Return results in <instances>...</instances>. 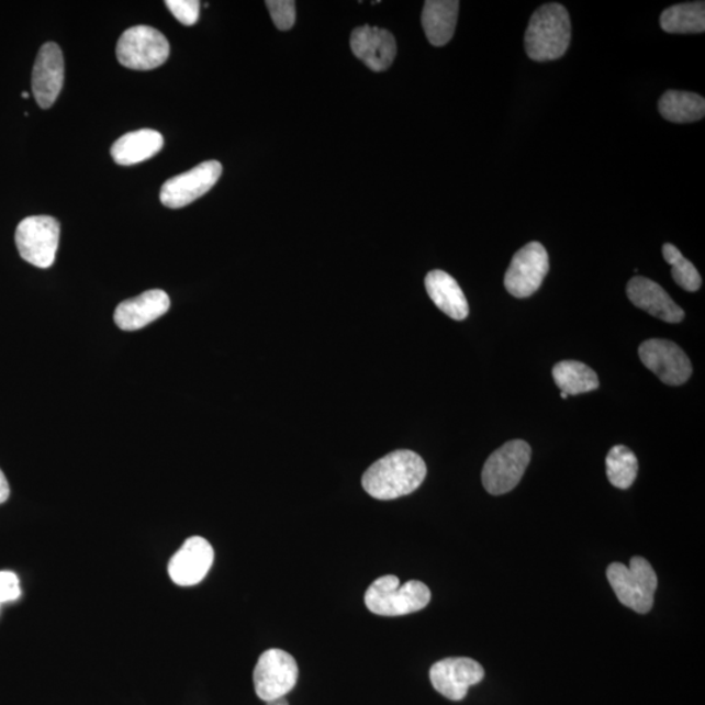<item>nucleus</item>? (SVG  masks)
Returning <instances> with one entry per match:
<instances>
[{"label": "nucleus", "mask_w": 705, "mask_h": 705, "mask_svg": "<svg viewBox=\"0 0 705 705\" xmlns=\"http://www.w3.org/2000/svg\"><path fill=\"white\" fill-rule=\"evenodd\" d=\"M483 676L481 663L468 658L445 659L430 669L433 687L454 702L465 700L468 690L482 682Z\"/></svg>", "instance_id": "f8f14e48"}, {"label": "nucleus", "mask_w": 705, "mask_h": 705, "mask_svg": "<svg viewBox=\"0 0 705 705\" xmlns=\"http://www.w3.org/2000/svg\"><path fill=\"white\" fill-rule=\"evenodd\" d=\"M267 705H289V703L287 701V697L282 696V697H278V700L267 702Z\"/></svg>", "instance_id": "c756f323"}, {"label": "nucleus", "mask_w": 705, "mask_h": 705, "mask_svg": "<svg viewBox=\"0 0 705 705\" xmlns=\"http://www.w3.org/2000/svg\"><path fill=\"white\" fill-rule=\"evenodd\" d=\"M639 472V462L630 448L615 446L606 456V473L613 486L626 490Z\"/></svg>", "instance_id": "b1692460"}, {"label": "nucleus", "mask_w": 705, "mask_h": 705, "mask_svg": "<svg viewBox=\"0 0 705 705\" xmlns=\"http://www.w3.org/2000/svg\"><path fill=\"white\" fill-rule=\"evenodd\" d=\"M266 5L278 30H292L295 23V2L293 0H268Z\"/></svg>", "instance_id": "a878e982"}, {"label": "nucleus", "mask_w": 705, "mask_h": 705, "mask_svg": "<svg viewBox=\"0 0 705 705\" xmlns=\"http://www.w3.org/2000/svg\"><path fill=\"white\" fill-rule=\"evenodd\" d=\"M552 378L566 395H580L598 389L596 372L579 361H562L552 369Z\"/></svg>", "instance_id": "4be33fe9"}, {"label": "nucleus", "mask_w": 705, "mask_h": 705, "mask_svg": "<svg viewBox=\"0 0 705 705\" xmlns=\"http://www.w3.org/2000/svg\"><path fill=\"white\" fill-rule=\"evenodd\" d=\"M60 226L51 216H31L19 224L15 240L20 257L38 268H51L57 257Z\"/></svg>", "instance_id": "0eeeda50"}, {"label": "nucleus", "mask_w": 705, "mask_h": 705, "mask_svg": "<svg viewBox=\"0 0 705 705\" xmlns=\"http://www.w3.org/2000/svg\"><path fill=\"white\" fill-rule=\"evenodd\" d=\"M22 96H23V99H27V97H30V93L23 92Z\"/></svg>", "instance_id": "7c9ffc66"}, {"label": "nucleus", "mask_w": 705, "mask_h": 705, "mask_svg": "<svg viewBox=\"0 0 705 705\" xmlns=\"http://www.w3.org/2000/svg\"><path fill=\"white\" fill-rule=\"evenodd\" d=\"M627 296L634 305L648 314L658 317L667 323H680L683 321V310L670 299L665 289L658 282L636 276L627 283Z\"/></svg>", "instance_id": "f3484780"}, {"label": "nucleus", "mask_w": 705, "mask_h": 705, "mask_svg": "<svg viewBox=\"0 0 705 705\" xmlns=\"http://www.w3.org/2000/svg\"><path fill=\"white\" fill-rule=\"evenodd\" d=\"M22 594L19 578L11 571H0V605L16 601Z\"/></svg>", "instance_id": "cd10ccee"}, {"label": "nucleus", "mask_w": 705, "mask_h": 705, "mask_svg": "<svg viewBox=\"0 0 705 705\" xmlns=\"http://www.w3.org/2000/svg\"><path fill=\"white\" fill-rule=\"evenodd\" d=\"M425 287L428 296L440 311L454 321H465L469 314L466 294L451 275L440 269L427 273Z\"/></svg>", "instance_id": "a211bd4d"}, {"label": "nucleus", "mask_w": 705, "mask_h": 705, "mask_svg": "<svg viewBox=\"0 0 705 705\" xmlns=\"http://www.w3.org/2000/svg\"><path fill=\"white\" fill-rule=\"evenodd\" d=\"M606 575L622 605L639 614L652 609L658 577L645 558H633L630 566L612 563Z\"/></svg>", "instance_id": "20e7f679"}, {"label": "nucleus", "mask_w": 705, "mask_h": 705, "mask_svg": "<svg viewBox=\"0 0 705 705\" xmlns=\"http://www.w3.org/2000/svg\"><path fill=\"white\" fill-rule=\"evenodd\" d=\"M460 3L456 0H427L423 11V26L434 46H445L452 40L458 24Z\"/></svg>", "instance_id": "6ab92c4d"}, {"label": "nucleus", "mask_w": 705, "mask_h": 705, "mask_svg": "<svg viewBox=\"0 0 705 705\" xmlns=\"http://www.w3.org/2000/svg\"><path fill=\"white\" fill-rule=\"evenodd\" d=\"M561 398H562V399H567V398H569V395H566V393H563V392H562V393H561Z\"/></svg>", "instance_id": "2f4dec72"}, {"label": "nucleus", "mask_w": 705, "mask_h": 705, "mask_svg": "<svg viewBox=\"0 0 705 705\" xmlns=\"http://www.w3.org/2000/svg\"><path fill=\"white\" fill-rule=\"evenodd\" d=\"M223 175L219 161H205L189 171L172 177L163 186L160 199L168 209L178 210L205 195Z\"/></svg>", "instance_id": "9d476101"}, {"label": "nucleus", "mask_w": 705, "mask_h": 705, "mask_svg": "<svg viewBox=\"0 0 705 705\" xmlns=\"http://www.w3.org/2000/svg\"><path fill=\"white\" fill-rule=\"evenodd\" d=\"M170 45L160 31L148 25L130 27L118 41L116 58L124 67L149 71L168 60Z\"/></svg>", "instance_id": "39448f33"}, {"label": "nucleus", "mask_w": 705, "mask_h": 705, "mask_svg": "<svg viewBox=\"0 0 705 705\" xmlns=\"http://www.w3.org/2000/svg\"><path fill=\"white\" fill-rule=\"evenodd\" d=\"M164 147V137L155 130H137L123 135L112 147V157L118 165L130 166L149 160Z\"/></svg>", "instance_id": "aec40b11"}, {"label": "nucleus", "mask_w": 705, "mask_h": 705, "mask_svg": "<svg viewBox=\"0 0 705 705\" xmlns=\"http://www.w3.org/2000/svg\"><path fill=\"white\" fill-rule=\"evenodd\" d=\"M639 356L646 368L668 385H682L693 374L686 352L673 342L651 338L640 345Z\"/></svg>", "instance_id": "9b49d317"}, {"label": "nucleus", "mask_w": 705, "mask_h": 705, "mask_svg": "<svg viewBox=\"0 0 705 705\" xmlns=\"http://www.w3.org/2000/svg\"><path fill=\"white\" fill-rule=\"evenodd\" d=\"M299 665L292 654L282 649H268L254 670L255 693L262 702L286 696L299 681Z\"/></svg>", "instance_id": "6e6552de"}, {"label": "nucleus", "mask_w": 705, "mask_h": 705, "mask_svg": "<svg viewBox=\"0 0 705 705\" xmlns=\"http://www.w3.org/2000/svg\"><path fill=\"white\" fill-rule=\"evenodd\" d=\"M549 268L546 248L540 242H530L514 255L504 276V287L516 299H528L541 288Z\"/></svg>", "instance_id": "1a4fd4ad"}, {"label": "nucleus", "mask_w": 705, "mask_h": 705, "mask_svg": "<svg viewBox=\"0 0 705 705\" xmlns=\"http://www.w3.org/2000/svg\"><path fill=\"white\" fill-rule=\"evenodd\" d=\"M65 59L60 47L47 43L37 55L32 74V91L34 99L43 109H48L57 101L64 88Z\"/></svg>", "instance_id": "ddd939ff"}, {"label": "nucleus", "mask_w": 705, "mask_h": 705, "mask_svg": "<svg viewBox=\"0 0 705 705\" xmlns=\"http://www.w3.org/2000/svg\"><path fill=\"white\" fill-rule=\"evenodd\" d=\"M214 561V551L203 537H191L171 557L168 572L177 585L191 586L203 582Z\"/></svg>", "instance_id": "4468645a"}, {"label": "nucleus", "mask_w": 705, "mask_h": 705, "mask_svg": "<svg viewBox=\"0 0 705 705\" xmlns=\"http://www.w3.org/2000/svg\"><path fill=\"white\" fill-rule=\"evenodd\" d=\"M426 474L425 461L418 454L399 449L366 470L362 486L376 500L392 501L416 492Z\"/></svg>", "instance_id": "f257e3e1"}, {"label": "nucleus", "mask_w": 705, "mask_h": 705, "mask_svg": "<svg viewBox=\"0 0 705 705\" xmlns=\"http://www.w3.org/2000/svg\"><path fill=\"white\" fill-rule=\"evenodd\" d=\"M169 307L170 299L164 290H148L135 299L122 302L115 310L114 321L123 331H137L168 313Z\"/></svg>", "instance_id": "dca6fc26"}, {"label": "nucleus", "mask_w": 705, "mask_h": 705, "mask_svg": "<svg viewBox=\"0 0 705 705\" xmlns=\"http://www.w3.org/2000/svg\"><path fill=\"white\" fill-rule=\"evenodd\" d=\"M432 592L416 580L400 585L395 575L376 580L365 594V604L371 613L384 617H400L425 609L430 603Z\"/></svg>", "instance_id": "7ed1b4c3"}, {"label": "nucleus", "mask_w": 705, "mask_h": 705, "mask_svg": "<svg viewBox=\"0 0 705 705\" xmlns=\"http://www.w3.org/2000/svg\"><path fill=\"white\" fill-rule=\"evenodd\" d=\"M660 25L667 33H703L705 31V3L691 2L669 7L662 12Z\"/></svg>", "instance_id": "5701e85b"}, {"label": "nucleus", "mask_w": 705, "mask_h": 705, "mask_svg": "<svg viewBox=\"0 0 705 705\" xmlns=\"http://www.w3.org/2000/svg\"><path fill=\"white\" fill-rule=\"evenodd\" d=\"M659 112L669 122H697L705 115V100L696 93L668 91L659 101Z\"/></svg>", "instance_id": "412c9836"}, {"label": "nucleus", "mask_w": 705, "mask_h": 705, "mask_svg": "<svg viewBox=\"0 0 705 705\" xmlns=\"http://www.w3.org/2000/svg\"><path fill=\"white\" fill-rule=\"evenodd\" d=\"M10 496V485L7 481L4 473L0 470V504L9 500Z\"/></svg>", "instance_id": "c85d7f7f"}, {"label": "nucleus", "mask_w": 705, "mask_h": 705, "mask_svg": "<svg viewBox=\"0 0 705 705\" xmlns=\"http://www.w3.org/2000/svg\"><path fill=\"white\" fill-rule=\"evenodd\" d=\"M530 455V446L524 440H511L497 448L489 456L482 470L486 492L502 495L514 490L529 466Z\"/></svg>", "instance_id": "423d86ee"}, {"label": "nucleus", "mask_w": 705, "mask_h": 705, "mask_svg": "<svg viewBox=\"0 0 705 705\" xmlns=\"http://www.w3.org/2000/svg\"><path fill=\"white\" fill-rule=\"evenodd\" d=\"M662 255L668 265L672 266V276L676 286L686 292H697L702 287V278L697 269L682 253L672 244L663 245Z\"/></svg>", "instance_id": "393cba45"}, {"label": "nucleus", "mask_w": 705, "mask_h": 705, "mask_svg": "<svg viewBox=\"0 0 705 705\" xmlns=\"http://www.w3.org/2000/svg\"><path fill=\"white\" fill-rule=\"evenodd\" d=\"M165 4L179 23L186 26H192L198 23L200 12V2L198 0H166Z\"/></svg>", "instance_id": "bb28decb"}, {"label": "nucleus", "mask_w": 705, "mask_h": 705, "mask_svg": "<svg viewBox=\"0 0 705 705\" xmlns=\"http://www.w3.org/2000/svg\"><path fill=\"white\" fill-rule=\"evenodd\" d=\"M351 52L370 70H389L396 57V41L392 33L377 26H359L350 37Z\"/></svg>", "instance_id": "2eb2a0df"}, {"label": "nucleus", "mask_w": 705, "mask_h": 705, "mask_svg": "<svg viewBox=\"0 0 705 705\" xmlns=\"http://www.w3.org/2000/svg\"><path fill=\"white\" fill-rule=\"evenodd\" d=\"M570 43L571 20L562 4H544L531 15L524 37L525 52L531 60L562 58Z\"/></svg>", "instance_id": "f03ea898"}]
</instances>
